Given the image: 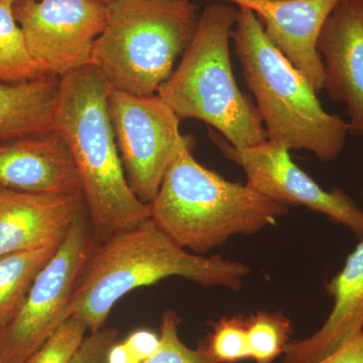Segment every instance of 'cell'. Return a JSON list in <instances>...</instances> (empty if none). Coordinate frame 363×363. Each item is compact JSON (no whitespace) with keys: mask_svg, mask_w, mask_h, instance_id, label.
Instances as JSON below:
<instances>
[{"mask_svg":"<svg viewBox=\"0 0 363 363\" xmlns=\"http://www.w3.org/2000/svg\"><path fill=\"white\" fill-rule=\"evenodd\" d=\"M252 272L242 262L221 255L203 257L177 245L150 218L94 245L71 298V316L90 332L104 328L112 308L140 286L178 277L211 288L240 290Z\"/></svg>","mask_w":363,"mask_h":363,"instance_id":"obj_1","label":"cell"},{"mask_svg":"<svg viewBox=\"0 0 363 363\" xmlns=\"http://www.w3.org/2000/svg\"><path fill=\"white\" fill-rule=\"evenodd\" d=\"M113 89L94 66L60 78L54 130L65 142L82 184L95 245L150 219L136 197L117 147L109 114Z\"/></svg>","mask_w":363,"mask_h":363,"instance_id":"obj_2","label":"cell"},{"mask_svg":"<svg viewBox=\"0 0 363 363\" xmlns=\"http://www.w3.org/2000/svg\"><path fill=\"white\" fill-rule=\"evenodd\" d=\"M185 136L150 203V218L177 245L195 255L236 235H252L289 213V207L247 184L225 180L192 155Z\"/></svg>","mask_w":363,"mask_h":363,"instance_id":"obj_3","label":"cell"},{"mask_svg":"<svg viewBox=\"0 0 363 363\" xmlns=\"http://www.w3.org/2000/svg\"><path fill=\"white\" fill-rule=\"evenodd\" d=\"M231 39L267 140L289 150H309L321 162L338 159L350 135L348 123L325 111L316 90L269 42L252 9L238 6Z\"/></svg>","mask_w":363,"mask_h":363,"instance_id":"obj_4","label":"cell"},{"mask_svg":"<svg viewBox=\"0 0 363 363\" xmlns=\"http://www.w3.org/2000/svg\"><path fill=\"white\" fill-rule=\"evenodd\" d=\"M238 6L213 1L202 13L180 64L157 94L179 119L203 121L235 147L267 140L257 105L241 92L233 75L229 43Z\"/></svg>","mask_w":363,"mask_h":363,"instance_id":"obj_5","label":"cell"},{"mask_svg":"<svg viewBox=\"0 0 363 363\" xmlns=\"http://www.w3.org/2000/svg\"><path fill=\"white\" fill-rule=\"evenodd\" d=\"M90 65L113 89L157 94L194 37L199 9L191 0H112Z\"/></svg>","mask_w":363,"mask_h":363,"instance_id":"obj_6","label":"cell"},{"mask_svg":"<svg viewBox=\"0 0 363 363\" xmlns=\"http://www.w3.org/2000/svg\"><path fill=\"white\" fill-rule=\"evenodd\" d=\"M94 245L84 209L38 274L20 312L0 333L1 363H25L71 317L72 295Z\"/></svg>","mask_w":363,"mask_h":363,"instance_id":"obj_7","label":"cell"},{"mask_svg":"<svg viewBox=\"0 0 363 363\" xmlns=\"http://www.w3.org/2000/svg\"><path fill=\"white\" fill-rule=\"evenodd\" d=\"M108 107L128 185L140 201L150 204L185 138L181 121L157 94L112 89Z\"/></svg>","mask_w":363,"mask_h":363,"instance_id":"obj_8","label":"cell"},{"mask_svg":"<svg viewBox=\"0 0 363 363\" xmlns=\"http://www.w3.org/2000/svg\"><path fill=\"white\" fill-rule=\"evenodd\" d=\"M13 13L40 72L61 78L90 65L107 6L97 0H25Z\"/></svg>","mask_w":363,"mask_h":363,"instance_id":"obj_9","label":"cell"},{"mask_svg":"<svg viewBox=\"0 0 363 363\" xmlns=\"http://www.w3.org/2000/svg\"><path fill=\"white\" fill-rule=\"evenodd\" d=\"M211 135L222 155L245 172L248 187L286 206H304L324 214L362 238V208L341 189L321 188L293 162L290 150L269 140L252 147H235L220 135Z\"/></svg>","mask_w":363,"mask_h":363,"instance_id":"obj_10","label":"cell"},{"mask_svg":"<svg viewBox=\"0 0 363 363\" xmlns=\"http://www.w3.org/2000/svg\"><path fill=\"white\" fill-rule=\"evenodd\" d=\"M323 89L345 105L350 135L363 138V0H339L317 42Z\"/></svg>","mask_w":363,"mask_h":363,"instance_id":"obj_11","label":"cell"},{"mask_svg":"<svg viewBox=\"0 0 363 363\" xmlns=\"http://www.w3.org/2000/svg\"><path fill=\"white\" fill-rule=\"evenodd\" d=\"M252 9L264 33L312 87L323 89L324 67L317 42L325 21L339 0H208Z\"/></svg>","mask_w":363,"mask_h":363,"instance_id":"obj_12","label":"cell"},{"mask_svg":"<svg viewBox=\"0 0 363 363\" xmlns=\"http://www.w3.org/2000/svg\"><path fill=\"white\" fill-rule=\"evenodd\" d=\"M85 206L83 195L0 187V255L59 247Z\"/></svg>","mask_w":363,"mask_h":363,"instance_id":"obj_13","label":"cell"},{"mask_svg":"<svg viewBox=\"0 0 363 363\" xmlns=\"http://www.w3.org/2000/svg\"><path fill=\"white\" fill-rule=\"evenodd\" d=\"M0 187L83 195L70 150L55 130L0 143Z\"/></svg>","mask_w":363,"mask_h":363,"instance_id":"obj_14","label":"cell"},{"mask_svg":"<svg viewBox=\"0 0 363 363\" xmlns=\"http://www.w3.org/2000/svg\"><path fill=\"white\" fill-rule=\"evenodd\" d=\"M343 269L326 284L333 308L310 337L292 340L279 363H317L340 350L363 330V236Z\"/></svg>","mask_w":363,"mask_h":363,"instance_id":"obj_15","label":"cell"},{"mask_svg":"<svg viewBox=\"0 0 363 363\" xmlns=\"http://www.w3.org/2000/svg\"><path fill=\"white\" fill-rule=\"evenodd\" d=\"M60 78L0 83V143L54 131Z\"/></svg>","mask_w":363,"mask_h":363,"instance_id":"obj_16","label":"cell"},{"mask_svg":"<svg viewBox=\"0 0 363 363\" xmlns=\"http://www.w3.org/2000/svg\"><path fill=\"white\" fill-rule=\"evenodd\" d=\"M59 247L0 255V333L20 312L33 281Z\"/></svg>","mask_w":363,"mask_h":363,"instance_id":"obj_17","label":"cell"},{"mask_svg":"<svg viewBox=\"0 0 363 363\" xmlns=\"http://www.w3.org/2000/svg\"><path fill=\"white\" fill-rule=\"evenodd\" d=\"M42 76L16 20L13 4L0 0V83L25 82Z\"/></svg>","mask_w":363,"mask_h":363,"instance_id":"obj_18","label":"cell"},{"mask_svg":"<svg viewBox=\"0 0 363 363\" xmlns=\"http://www.w3.org/2000/svg\"><path fill=\"white\" fill-rule=\"evenodd\" d=\"M250 358L255 363H272L285 352L294 332L283 312L257 311L247 316Z\"/></svg>","mask_w":363,"mask_h":363,"instance_id":"obj_19","label":"cell"},{"mask_svg":"<svg viewBox=\"0 0 363 363\" xmlns=\"http://www.w3.org/2000/svg\"><path fill=\"white\" fill-rule=\"evenodd\" d=\"M212 331L198 347L211 363H233L250 358L247 316L222 317L210 323Z\"/></svg>","mask_w":363,"mask_h":363,"instance_id":"obj_20","label":"cell"},{"mask_svg":"<svg viewBox=\"0 0 363 363\" xmlns=\"http://www.w3.org/2000/svg\"><path fill=\"white\" fill-rule=\"evenodd\" d=\"M182 320L173 310L162 314L157 350L140 363H211L200 347L192 350L181 340Z\"/></svg>","mask_w":363,"mask_h":363,"instance_id":"obj_21","label":"cell"},{"mask_svg":"<svg viewBox=\"0 0 363 363\" xmlns=\"http://www.w3.org/2000/svg\"><path fill=\"white\" fill-rule=\"evenodd\" d=\"M87 330L82 320L68 318L25 363H70Z\"/></svg>","mask_w":363,"mask_h":363,"instance_id":"obj_22","label":"cell"},{"mask_svg":"<svg viewBox=\"0 0 363 363\" xmlns=\"http://www.w3.org/2000/svg\"><path fill=\"white\" fill-rule=\"evenodd\" d=\"M118 330L112 327L90 332L70 363H108L109 351L116 342Z\"/></svg>","mask_w":363,"mask_h":363,"instance_id":"obj_23","label":"cell"},{"mask_svg":"<svg viewBox=\"0 0 363 363\" xmlns=\"http://www.w3.org/2000/svg\"><path fill=\"white\" fill-rule=\"evenodd\" d=\"M138 362L147 359L159 347L160 336L147 330H140L131 334L124 341Z\"/></svg>","mask_w":363,"mask_h":363,"instance_id":"obj_24","label":"cell"},{"mask_svg":"<svg viewBox=\"0 0 363 363\" xmlns=\"http://www.w3.org/2000/svg\"><path fill=\"white\" fill-rule=\"evenodd\" d=\"M317 363H363V330L340 350Z\"/></svg>","mask_w":363,"mask_h":363,"instance_id":"obj_25","label":"cell"},{"mask_svg":"<svg viewBox=\"0 0 363 363\" xmlns=\"http://www.w3.org/2000/svg\"><path fill=\"white\" fill-rule=\"evenodd\" d=\"M108 363H140L125 342L112 346L108 354Z\"/></svg>","mask_w":363,"mask_h":363,"instance_id":"obj_26","label":"cell"},{"mask_svg":"<svg viewBox=\"0 0 363 363\" xmlns=\"http://www.w3.org/2000/svg\"><path fill=\"white\" fill-rule=\"evenodd\" d=\"M4 1L9 2V4H13V6H16V4H21V2L25 1V0H4Z\"/></svg>","mask_w":363,"mask_h":363,"instance_id":"obj_27","label":"cell"},{"mask_svg":"<svg viewBox=\"0 0 363 363\" xmlns=\"http://www.w3.org/2000/svg\"><path fill=\"white\" fill-rule=\"evenodd\" d=\"M97 1L102 2V4H108L109 2L112 1V0H97Z\"/></svg>","mask_w":363,"mask_h":363,"instance_id":"obj_28","label":"cell"},{"mask_svg":"<svg viewBox=\"0 0 363 363\" xmlns=\"http://www.w3.org/2000/svg\"><path fill=\"white\" fill-rule=\"evenodd\" d=\"M0 363H1V360H0Z\"/></svg>","mask_w":363,"mask_h":363,"instance_id":"obj_29","label":"cell"}]
</instances>
